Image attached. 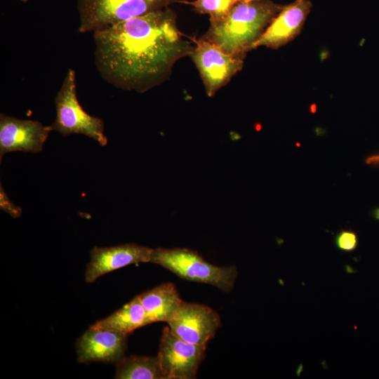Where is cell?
<instances>
[{
	"label": "cell",
	"instance_id": "6da1fadb",
	"mask_svg": "<svg viewBox=\"0 0 379 379\" xmlns=\"http://www.w3.org/2000/svg\"><path fill=\"white\" fill-rule=\"evenodd\" d=\"M168 7L93 32L95 67L102 78L124 91L142 93L171 76L193 46Z\"/></svg>",
	"mask_w": 379,
	"mask_h": 379
},
{
	"label": "cell",
	"instance_id": "7a4b0ae2",
	"mask_svg": "<svg viewBox=\"0 0 379 379\" xmlns=\"http://www.w3.org/2000/svg\"><path fill=\"white\" fill-rule=\"evenodd\" d=\"M283 6L272 0H239L224 19L210 22L201 37L244 60Z\"/></svg>",
	"mask_w": 379,
	"mask_h": 379
},
{
	"label": "cell",
	"instance_id": "3957f363",
	"mask_svg": "<svg viewBox=\"0 0 379 379\" xmlns=\"http://www.w3.org/2000/svg\"><path fill=\"white\" fill-rule=\"evenodd\" d=\"M150 262L166 268L181 279L210 284L225 293L233 289L238 274L235 266L214 265L188 248H157L152 250Z\"/></svg>",
	"mask_w": 379,
	"mask_h": 379
},
{
	"label": "cell",
	"instance_id": "277c9868",
	"mask_svg": "<svg viewBox=\"0 0 379 379\" xmlns=\"http://www.w3.org/2000/svg\"><path fill=\"white\" fill-rule=\"evenodd\" d=\"M181 0H77L79 32H94L164 9Z\"/></svg>",
	"mask_w": 379,
	"mask_h": 379
},
{
	"label": "cell",
	"instance_id": "5b68a950",
	"mask_svg": "<svg viewBox=\"0 0 379 379\" xmlns=\"http://www.w3.org/2000/svg\"><path fill=\"white\" fill-rule=\"evenodd\" d=\"M56 117L50 126L51 131L62 135L81 134L97 141L100 145L107 144L103 121L86 112L80 105L77 93L76 72L69 69L54 99Z\"/></svg>",
	"mask_w": 379,
	"mask_h": 379
},
{
	"label": "cell",
	"instance_id": "8992f818",
	"mask_svg": "<svg viewBox=\"0 0 379 379\" xmlns=\"http://www.w3.org/2000/svg\"><path fill=\"white\" fill-rule=\"evenodd\" d=\"M192 40L195 45L190 56L199 72L206 95L213 97L241 70L244 60L225 53L201 36Z\"/></svg>",
	"mask_w": 379,
	"mask_h": 379
},
{
	"label": "cell",
	"instance_id": "52a82bcc",
	"mask_svg": "<svg viewBox=\"0 0 379 379\" xmlns=\"http://www.w3.org/2000/svg\"><path fill=\"white\" fill-rule=\"evenodd\" d=\"M206 345L186 342L164 327L158 357L165 379L196 378L199 367L206 357Z\"/></svg>",
	"mask_w": 379,
	"mask_h": 379
},
{
	"label": "cell",
	"instance_id": "ba28073f",
	"mask_svg": "<svg viewBox=\"0 0 379 379\" xmlns=\"http://www.w3.org/2000/svg\"><path fill=\"white\" fill-rule=\"evenodd\" d=\"M167 324L171 332L180 339L196 345H206L221 326V320L212 308L182 300Z\"/></svg>",
	"mask_w": 379,
	"mask_h": 379
},
{
	"label": "cell",
	"instance_id": "9c48e42d",
	"mask_svg": "<svg viewBox=\"0 0 379 379\" xmlns=\"http://www.w3.org/2000/svg\"><path fill=\"white\" fill-rule=\"evenodd\" d=\"M128 335L112 330L91 327L75 344L79 363L117 364L125 357Z\"/></svg>",
	"mask_w": 379,
	"mask_h": 379
},
{
	"label": "cell",
	"instance_id": "30bf717a",
	"mask_svg": "<svg viewBox=\"0 0 379 379\" xmlns=\"http://www.w3.org/2000/svg\"><path fill=\"white\" fill-rule=\"evenodd\" d=\"M51 131L50 126H44L39 121L1 114L0 160L11 152H41Z\"/></svg>",
	"mask_w": 379,
	"mask_h": 379
},
{
	"label": "cell",
	"instance_id": "8fae6325",
	"mask_svg": "<svg viewBox=\"0 0 379 379\" xmlns=\"http://www.w3.org/2000/svg\"><path fill=\"white\" fill-rule=\"evenodd\" d=\"M152 248L128 243L110 247H94L86 265L85 280L93 283L101 276L131 264L150 262Z\"/></svg>",
	"mask_w": 379,
	"mask_h": 379
},
{
	"label": "cell",
	"instance_id": "7c38bea8",
	"mask_svg": "<svg viewBox=\"0 0 379 379\" xmlns=\"http://www.w3.org/2000/svg\"><path fill=\"white\" fill-rule=\"evenodd\" d=\"M312 7L310 0H295L283 6L254 45L278 49L298 36Z\"/></svg>",
	"mask_w": 379,
	"mask_h": 379
},
{
	"label": "cell",
	"instance_id": "4fadbf2b",
	"mask_svg": "<svg viewBox=\"0 0 379 379\" xmlns=\"http://www.w3.org/2000/svg\"><path fill=\"white\" fill-rule=\"evenodd\" d=\"M139 296L149 324L157 321L167 323L182 302L175 286L171 282L163 283Z\"/></svg>",
	"mask_w": 379,
	"mask_h": 379
},
{
	"label": "cell",
	"instance_id": "5bb4252c",
	"mask_svg": "<svg viewBox=\"0 0 379 379\" xmlns=\"http://www.w3.org/2000/svg\"><path fill=\"white\" fill-rule=\"evenodd\" d=\"M149 324L145 310L139 295L135 296L121 308L91 327L105 328L130 334L135 329Z\"/></svg>",
	"mask_w": 379,
	"mask_h": 379
},
{
	"label": "cell",
	"instance_id": "9a60e30c",
	"mask_svg": "<svg viewBox=\"0 0 379 379\" xmlns=\"http://www.w3.org/2000/svg\"><path fill=\"white\" fill-rule=\"evenodd\" d=\"M115 365L116 379H165L157 355L125 356Z\"/></svg>",
	"mask_w": 379,
	"mask_h": 379
},
{
	"label": "cell",
	"instance_id": "2e32d148",
	"mask_svg": "<svg viewBox=\"0 0 379 379\" xmlns=\"http://www.w3.org/2000/svg\"><path fill=\"white\" fill-rule=\"evenodd\" d=\"M239 0H195L183 1L192 6L193 10L199 14H207L210 16V22L224 19L230 12L233 6Z\"/></svg>",
	"mask_w": 379,
	"mask_h": 379
},
{
	"label": "cell",
	"instance_id": "e0dca14e",
	"mask_svg": "<svg viewBox=\"0 0 379 379\" xmlns=\"http://www.w3.org/2000/svg\"><path fill=\"white\" fill-rule=\"evenodd\" d=\"M334 241L336 247L344 252L354 251L359 244L357 234L351 230H341L335 235Z\"/></svg>",
	"mask_w": 379,
	"mask_h": 379
},
{
	"label": "cell",
	"instance_id": "ac0fdd59",
	"mask_svg": "<svg viewBox=\"0 0 379 379\" xmlns=\"http://www.w3.org/2000/svg\"><path fill=\"white\" fill-rule=\"evenodd\" d=\"M0 208L13 218H19L22 215V208L11 201L1 183L0 185Z\"/></svg>",
	"mask_w": 379,
	"mask_h": 379
},
{
	"label": "cell",
	"instance_id": "d6986e66",
	"mask_svg": "<svg viewBox=\"0 0 379 379\" xmlns=\"http://www.w3.org/2000/svg\"><path fill=\"white\" fill-rule=\"evenodd\" d=\"M366 164L375 166H379V154L372 155L365 160Z\"/></svg>",
	"mask_w": 379,
	"mask_h": 379
},
{
	"label": "cell",
	"instance_id": "ffe728a7",
	"mask_svg": "<svg viewBox=\"0 0 379 379\" xmlns=\"http://www.w3.org/2000/svg\"><path fill=\"white\" fill-rule=\"evenodd\" d=\"M374 214H375V218L376 219H379V208L378 209H376L374 212Z\"/></svg>",
	"mask_w": 379,
	"mask_h": 379
},
{
	"label": "cell",
	"instance_id": "44dd1931",
	"mask_svg": "<svg viewBox=\"0 0 379 379\" xmlns=\"http://www.w3.org/2000/svg\"><path fill=\"white\" fill-rule=\"evenodd\" d=\"M20 1H21L22 2L26 3L28 0H20Z\"/></svg>",
	"mask_w": 379,
	"mask_h": 379
}]
</instances>
